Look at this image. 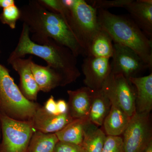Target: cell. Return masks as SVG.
<instances>
[{
	"label": "cell",
	"instance_id": "cell-16",
	"mask_svg": "<svg viewBox=\"0 0 152 152\" xmlns=\"http://www.w3.org/2000/svg\"><path fill=\"white\" fill-rule=\"evenodd\" d=\"M129 80L135 88L136 111L151 113L152 109V74L134 77Z\"/></svg>",
	"mask_w": 152,
	"mask_h": 152
},
{
	"label": "cell",
	"instance_id": "cell-22",
	"mask_svg": "<svg viewBox=\"0 0 152 152\" xmlns=\"http://www.w3.org/2000/svg\"><path fill=\"white\" fill-rule=\"evenodd\" d=\"M106 136L103 130L91 123L82 145L84 152H102Z\"/></svg>",
	"mask_w": 152,
	"mask_h": 152
},
{
	"label": "cell",
	"instance_id": "cell-32",
	"mask_svg": "<svg viewBox=\"0 0 152 152\" xmlns=\"http://www.w3.org/2000/svg\"><path fill=\"white\" fill-rule=\"evenodd\" d=\"M1 137V123H0V139Z\"/></svg>",
	"mask_w": 152,
	"mask_h": 152
},
{
	"label": "cell",
	"instance_id": "cell-29",
	"mask_svg": "<svg viewBox=\"0 0 152 152\" xmlns=\"http://www.w3.org/2000/svg\"><path fill=\"white\" fill-rule=\"evenodd\" d=\"M57 110L59 114H64L67 113L68 104L63 99L58 100L56 102Z\"/></svg>",
	"mask_w": 152,
	"mask_h": 152
},
{
	"label": "cell",
	"instance_id": "cell-2",
	"mask_svg": "<svg viewBox=\"0 0 152 152\" xmlns=\"http://www.w3.org/2000/svg\"><path fill=\"white\" fill-rule=\"evenodd\" d=\"M28 28L23 23L16 47L11 53L7 63L31 55L45 61L47 65L57 71L64 78L67 85L75 82L80 76L77 57L70 50L52 39L38 44L31 40Z\"/></svg>",
	"mask_w": 152,
	"mask_h": 152
},
{
	"label": "cell",
	"instance_id": "cell-4",
	"mask_svg": "<svg viewBox=\"0 0 152 152\" xmlns=\"http://www.w3.org/2000/svg\"><path fill=\"white\" fill-rule=\"evenodd\" d=\"M39 107L25 97L8 69L0 64V111L15 119L29 121Z\"/></svg>",
	"mask_w": 152,
	"mask_h": 152
},
{
	"label": "cell",
	"instance_id": "cell-23",
	"mask_svg": "<svg viewBox=\"0 0 152 152\" xmlns=\"http://www.w3.org/2000/svg\"><path fill=\"white\" fill-rule=\"evenodd\" d=\"M20 18V11L15 4L3 9L0 14V22L3 24L7 25L12 29H15Z\"/></svg>",
	"mask_w": 152,
	"mask_h": 152
},
{
	"label": "cell",
	"instance_id": "cell-21",
	"mask_svg": "<svg viewBox=\"0 0 152 152\" xmlns=\"http://www.w3.org/2000/svg\"><path fill=\"white\" fill-rule=\"evenodd\" d=\"M58 142L55 133L46 134L36 131L30 140L28 152H54Z\"/></svg>",
	"mask_w": 152,
	"mask_h": 152
},
{
	"label": "cell",
	"instance_id": "cell-31",
	"mask_svg": "<svg viewBox=\"0 0 152 152\" xmlns=\"http://www.w3.org/2000/svg\"><path fill=\"white\" fill-rule=\"evenodd\" d=\"M145 152H152V142L149 145Z\"/></svg>",
	"mask_w": 152,
	"mask_h": 152
},
{
	"label": "cell",
	"instance_id": "cell-27",
	"mask_svg": "<svg viewBox=\"0 0 152 152\" xmlns=\"http://www.w3.org/2000/svg\"><path fill=\"white\" fill-rule=\"evenodd\" d=\"M54 152H85L81 145L59 141Z\"/></svg>",
	"mask_w": 152,
	"mask_h": 152
},
{
	"label": "cell",
	"instance_id": "cell-9",
	"mask_svg": "<svg viewBox=\"0 0 152 152\" xmlns=\"http://www.w3.org/2000/svg\"><path fill=\"white\" fill-rule=\"evenodd\" d=\"M112 58V73L121 74L129 80V78L137 77L148 69H152L135 51L116 43H114Z\"/></svg>",
	"mask_w": 152,
	"mask_h": 152
},
{
	"label": "cell",
	"instance_id": "cell-3",
	"mask_svg": "<svg viewBox=\"0 0 152 152\" xmlns=\"http://www.w3.org/2000/svg\"><path fill=\"white\" fill-rule=\"evenodd\" d=\"M97 14L101 27L110 35L113 43L132 49L152 68V39L130 17L115 15L107 10H98Z\"/></svg>",
	"mask_w": 152,
	"mask_h": 152
},
{
	"label": "cell",
	"instance_id": "cell-10",
	"mask_svg": "<svg viewBox=\"0 0 152 152\" xmlns=\"http://www.w3.org/2000/svg\"><path fill=\"white\" fill-rule=\"evenodd\" d=\"M110 59L87 56L82 65L86 86L92 91L102 88L104 83L111 74Z\"/></svg>",
	"mask_w": 152,
	"mask_h": 152
},
{
	"label": "cell",
	"instance_id": "cell-13",
	"mask_svg": "<svg viewBox=\"0 0 152 152\" xmlns=\"http://www.w3.org/2000/svg\"><path fill=\"white\" fill-rule=\"evenodd\" d=\"M130 17L149 39L152 37V1H132L124 7Z\"/></svg>",
	"mask_w": 152,
	"mask_h": 152
},
{
	"label": "cell",
	"instance_id": "cell-30",
	"mask_svg": "<svg viewBox=\"0 0 152 152\" xmlns=\"http://www.w3.org/2000/svg\"><path fill=\"white\" fill-rule=\"evenodd\" d=\"M15 4L14 0H0V8L4 9Z\"/></svg>",
	"mask_w": 152,
	"mask_h": 152
},
{
	"label": "cell",
	"instance_id": "cell-18",
	"mask_svg": "<svg viewBox=\"0 0 152 152\" xmlns=\"http://www.w3.org/2000/svg\"><path fill=\"white\" fill-rule=\"evenodd\" d=\"M91 124L88 118L75 119L55 134L59 141L82 146L85 133Z\"/></svg>",
	"mask_w": 152,
	"mask_h": 152
},
{
	"label": "cell",
	"instance_id": "cell-1",
	"mask_svg": "<svg viewBox=\"0 0 152 152\" xmlns=\"http://www.w3.org/2000/svg\"><path fill=\"white\" fill-rule=\"evenodd\" d=\"M20 10V20L32 34L31 39L33 42L40 44L47 39H52L70 50L76 57H86L84 49L61 15L47 10L38 0L29 1Z\"/></svg>",
	"mask_w": 152,
	"mask_h": 152
},
{
	"label": "cell",
	"instance_id": "cell-6",
	"mask_svg": "<svg viewBox=\"0 0 152 152\" xmlns=\"http://www.w3.org/2000/svg\"><path fill=\"white\" fill-rule=\"evenodd\" d=\"M0 152H28L34 129L31 120L20 121L0 111Z\"/></svg>",
	"mask_w": 152,
	"mask_h": 152
},
{
	"label": "cell",
	"instance_id": "cell-12",
	"mask_svg": "<svg viewBox=\"0 0 152 152\" xmlns=\"http://www.w3.org/2000/svg\"><path fill=\"white\" fill-rule=\"evenodd\" d=\"M74 119L68 112L54 115L47 112L44 107H39L31 121L34 130L52 134L61 130Z\"/></svg>",
	"mask_w": 152,
	"mask_h": 152
},
{
	"label": "cell",
	"instance_id": "cell-14",
	"mask_svg": "<svg viewBox=\"0 0 152 152\" xmlns=\"http://www.w3.org/2000/svg\"><path fill=\"white\" fill-rule=\"evenodd\" d=\"M68 112L74 119L88 118L92 100L93 91L87 87L68 90Z\"/></svg>",
	"mask_w": 152,
	"mask_h": 152
},
{
	"label": "cell",
	"instance_id": "cell-26",
	"mask_svg": "<svg viewBox=\"0 0 152 152\" xmlns=\"http://www.w3.org/2000/svg\"><path fill=\"white\" fill-rule=\"evenodd\" d=\"M102 152H123L122 137L121 136H106Z\"/></svg>",
	"mask_w": 152,
	"mask_h": 152
},
{
	"label": "cell",
	"instance_id": "cell-19",
	"mask_svg": "<svg viewBox=\"0 0 152 152\" xmlns=\"http://www.w3.org/2000/svg\"><path fill=\"white\" fill-rule=\"evenodd\" d=\"M112 103L103 90L93 91L92 100L88 119L97 126H102L104 120L108 115Z\"/></svg>",
	"mask_w": 152,
	"mask_h": 152
},
{
	"label": "cell",
	"instance_id": "cell-20",
	"mask_svg": "<svg viewBox=\"0 0 152 152\" xmlns=\"http://www.w3.org/2000/svg\"><path fill=\"white\" fill-rule=\"evenodd\" d=\"M113 51L114 43L111 37L101 27L91 41L86 56H92L110 59L113 56Z\"/></svg>",
	"mask_w": 152,
	"mask_h": 152
},
{
	"label": "cell",
	"instance_id": "cell-5",
	"mask_svg": "<svg viewBox=\"0 0 152 152\" xmlns=\"http://www.w3.org/2000/svg\"><path fill=\"white\" fill-rule=\"evenodd\" d=\"M63 1L68 8L64 18L86 55L91 41L101 28L97 10L84 0Z\"/></svg>",
	"mask_w": 152,
	"mask_h": 152
},
{
	"label": "cell",
	"instance_id": "cell-8",
	"mask_svg": "<svg viewBox=\"0 0 152 152\" xmlns=\"http://www.w3.org/2000/svg\"><path fill=\"white\" fill-rule=\"evenodd\" d=\"M121 74H110L102 87L112 104L121 109L132 117L136 111L135 87Z\"/></svg>",
	"mask_w": 152,
	"mask_h": 152
},
{
	"label": "cell",
	"instance_id": "cell-15",
	"mask_svg": "<svg viewBox=\"0 0 152 152\" xmlns=\"http://www.w3.org/2000/svg\"><path fill=\"white\" fill-rule=\"evenodd\" d=\"M31 69L40 91L49 92L57 87L67 85L62 76L48 66L40 65L33 61Z\"/></svg>",
	"mask_w": 152,
	"mask_h": 152
},
{
	"label": "cell",
	"instance_id": "cell-24",
	"mask_svg": "<svg viewBox=\"0 0 152 152\" xmlns=\"http://www.w3.org/2000/svg\"><path fill=\"white\" fill-rule=\"evenodd\" d=\"M132 0H88L86 1L89 4L98 10H107L113 7L124 8Z\"/></svg>",
	"mask_w": 152,
	"mask_h": 152
},
{
	"label": "cell",
	"instance_id": "cell-11",
	"mask_svg": "<svg viewBox=\"0 0 152 152\" xmlns=\"http://www.w3.org/2000/svg\"><path fill=\"white\" fill-rule=\"evenodd\" d=\"M33 56L28 58H19L7 63L20 76V89L25 97L29 100L34 102L37 98L40 91L31 69L33 61Z\"/></svg>",
	"mask_w": 152,
	"mask_h": 152
},
{
	"label": "cell",
	"instance_id": "cell-25",
	"mask_svg": "<svg viewBox=\"0 0 152 152\" xmlns=\"http://www.w3.org/2000/svg\"><path fill=\"white\" fill-rule=\"evenodd\" d=\"M38 1L48 10L60 14L64 18L67 13L68 9L63 0H38Z\"/></svg>",
	"mask_w": 152,
	"mask_h": 152
},
{
	"label": "cell",
	"instance_id": "cell-7",
	"mask_svg": "<svg viewBox=\"0 0 152 152\" xmlns=\"http://www.w3.org/2000/svg\"><path fill=\"white\" fill-rule=\"evenodd\" d=\"M122 138L123 152H145L152 142L151 113L136 112Z\"/></svg>",
	"mask_w": 152,
	"mask_h": 152
},
{
	"label": "cell",
	"instance_id": "cell-28",
	"mask_svg": "<svg viewBox=\"0 0 152 152\" xmlns=\"http://www.w3.org/2000/svg\"><path fill=\"white\" fill-rule=\"evenodd\" d=\"M45 110L50 113L58 115L59 114L57 110V103L53 96L48 99L44 107Z\"/></svg>",
	"mask_w": 152,
	"mask_h": 152
},
{
	"label": "cell",
	"instance_id": "cell-17",
	"mask_svg": "<svg viewBox=\"0 0 152 152\" xmlns=\"http://www.w3.org/2000/svg\"><path fill=\"white\" fill-rule=\"evenodd\" d=\"M132 117L115 105L112 104L102 126L106 136H120L126 129Z\"/></svg>",
	"mask_w": 152,
	"mask_h": 152
}]
</instances>
